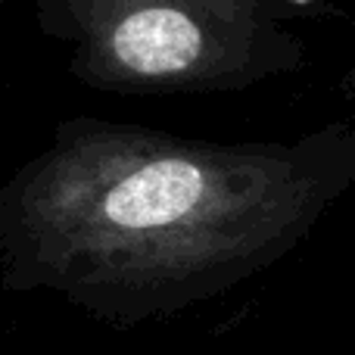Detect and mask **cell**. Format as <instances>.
Segmentation results:
<instances>
[{
  "label": "cell",
  "instance_id": "7a4b0ae2",
  "mask_svg": "<svg viewBox=\"0 0 355 355\" xmlns=\"http://www.w3.org/2000/svg\"><path fill=\"white\" fill-rule=\"evenodd\" d=\"M44 37L69 47V75L116 97L243 94L309 66L296 16L327 0H31Z\"/></svg>",
  "mask_w": 355,
  "mask_h": 355
},
{
  "label": "cell",
  "instance_id": "6da1fadb",
  "mask_svg": "<svg viewBox=\"0 0 355 355\" xmlns=\"http://www.w3.org/2000/svg\"><path fill=\"white\" fill-rule=\"evenodd\" d=\"M355 184V125L202 141L72 116L0 184V287L112 327L209 302L287 259Z\"/></svg>",
  "mask_w": 355,
  "mask_h": 355
}]
</instances>
